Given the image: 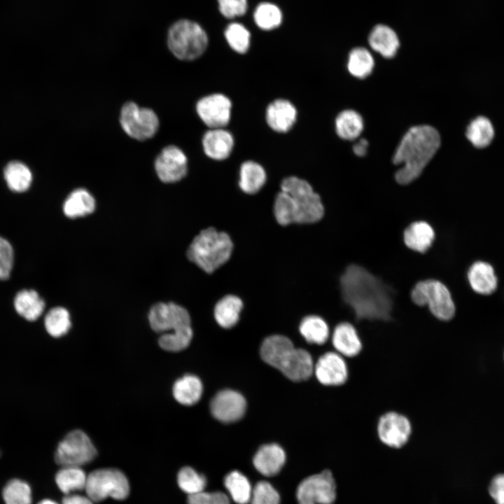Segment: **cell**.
<instances>
[{"mask_svg":"<svg viewBox=\"0 0 504 504\" xmlns=\"http://www.w3.org/2000/svg\"><path fill=\"white\" fill-rule=\"evenodd\" d=\"M231 108L230 99L218 93L202 97L196 105L199 117L211 129L223 128L228 124Z\"/></svg>","mask_w":504,"mask_h":504,"instance_id":"15","label":"cell"},{"mask_svg":"<svg viewBox=\"0 0 504 504\" xmlns=\"http://www.w3.org/2000/svg\"><path fill=\"white\" fill-rule=\"evenodd\" d=\"M246 402L237 391L225 389L219 391L210 404L211 414L223 423H231L240 419L244 414Z\"/></svg>","mask_w":504,"mask_h":504,"instance_id":"17","label":"cell"},{"mask_svg":"<svg viewBox=\"0 0 504 504\" xmlns=\"http://www.w3.org/2000/svg\"><path fill=\"white\" fill-rule=\"evenodd\" d=\"M13 307L21 317L28 321H34L43 314L46 302L35 290L22 289L16 293Z\"/></svg>","mask_w":504,"mask_h":504,"instance_id":"22","label":"cell"},{"mask_svg":"<svg viewBox=\"0 0 504 504\" xmlns=\"http://www.w3.org/2000/svg\"><path fill=\"white\" fill-rule=\"evenodd\" d=\"M411 298L418 306L427 305L438 319L447 321L455 314V305L449 289L438 280L428 279L418 282L411 292Z\"/></svg>","mask_w":504,"mask_h":504,"instance_id":"8","label":"cell"},{"mask_svg":"<svg viewBox=\"0 0 504 504\" xmlns=\"http://www.w3.org/2000/svg\"><path fill=\"white\" fill-rule=\"evenodd\" d=\"M14 264V250L11 244L0 236V280H8Z\"/></svg>","mask_w":504,"mask_h":504,"instance_id":"43","label":"cell"},{"mask_svg":"<svg viewBox=\"0 0 504 504\" xmlns=\"http://www.w3.org/2000/svg\"><path fill=\"white\" fill-rule=\"evenodd\" d=\"M87 477L80 467H62L55 475V482L61 491L69 494L71 491L85 488Z\"/></svg>","mask_w":504,"mask_h":504,"instance_id":"33","label":"cell"},{"mask_svg":"<svg viewBox=\"0 0 504 504\" xmlns=\"http://www.w3.org/2000/svg\"><path fill=\"white\" fill-rule=\"evenodd\" d=\"M299 330L307 342L318 345L325 344L330 335L327 323L316 315L304 317L300 324Z\"/></svg>","mask_w":504,"mask_h":504,"instance_id":"32","label":"cell"},{"mask_svg":"<svg viewBox=\"0 0 504 504\" xmlns=\"http://www.w3.org/2000/svg\"><path fill=\"white\" fill-rule=\"evenodd\" d=\"M260 356L266 363L293 382L304 381L314 372V364L311 354L303 349L295 348L292 341L286 336L274 335L265 339L260 347Z\"/></svg>","mask_w":504,"mask_h":504,"instance_id":"4","label":"cell"},{"mask_svg":"<svg viewBox=\"0 0 504 504\" xmlns=\"http://www.w3.org/2000/svg\"><path fill=\"white\" fill-rule=\"evenodd\" d=\"M202 146L208 157L216 160H223L230 156L234 146V139L223 128L211 129L204 134Z\"/></svg>","mask_w":504,"mask_h":504,"instance_id":"20","label":"cell"},{"mask_svg":"<svg viewBox=\"0 0 504 504\" xmlns=\"http://www.w3.org/2000/svg\"><path fill=\"white\" fill-rule=\"evenodd\" d=\"M297 111L289 101L283 99L272 102L266 110V121L273 130L284 133L289 131L295 124Z\"/></svg>","mask_w":504,"mask_h":504,"instance_id":"19","label":"cell"},{"mask_svg":"<svg viewBox=\"0 0 504 504\" xmlns=\"http://www.w3.org/2000/svg\"><path fill=\"white\" fill-rule=\"evenodd\" d=\"M37 504H58L55 501L50 499H43L38 502Z\"/></svg>","mask_w":504,"mask_h":504,"instance_id":"49","label":"cell"},{"mask_svg":"<svg viewBox=\"0 0 504 504\" xmlns=\"http://www.w3.org/2000/svg\"><path fill=\"white\" fill-rule=\"evenodd\" d=\"M299 504H332L336 498V484L332 472L325 470L311 475L299 484Z\"/></svg>","mask_w":504,"mask_h":504,"instance_id":"12","label":"cell"},{"mask_svg":"<svg viewBox=\"0 0 504 504\" xmlns=\"http://www.w3.org/2000/svg\"><path fill=\"white\" fill-rule=\"evenodd\" d=\"M371 48L386 58L394 57L400 46L396 33L389 27L378 24L369 36Z\"/></svg>","mask_w":504,"mask_h":504,"instance_id":"26","label":"cell"},{"mask_svg":"<svg viewBox=\"0 0 504 504\" xmlns=\"http://www.w3.org/2000/svg\"><path fill=\"white\" fill-rule=\"evenodd\" d=\"M233 244L229 235L214 227L202 230L187 251L188 259L206 273H211L230 258Z\"/></svg>","mask_w":504,"mask_h":504,"instance_id":"5","label":"cell"},{"mask_svg":"<svg viewBox=\"0 0 504 504\" xmlns=\"http://www.w3.org/2000/svg\"><path fill=\"white\" fill-rule=\"evenodd\" d=\"M85 489L93 502H99L107 497L123 500L129 494L130 485L120 470L102 468L94 470L87 477Z\"/></svg>","mask_w":504,"mask_h":504,"instance_id":"9","label":"cell"},{"mask_svg":"<svg viewBox=\"0 0 504 504\" xmlns=\"http://www.w3.org/2000/svg\"><path fill=\"white\" fill-rule=\"evenodd\" d=\"M5 504H32V492L29 484L20 479L9 480L2 490Z\"/></svg>","mask_w":504,"mask_h":504,"instance_id":"38","label":"cell"},{"mask_svg":"<svg viewBox=\"0 0 504 504\" xmlns=\"http://www.w3.org/2000/svg\"><path fill=\"white\" fill-rule=\"evenodd\" d=\"M224 484L232 500L238 504H247L251 500L252 488L248 479L234 470L226 475Z\"/></svg>","mask_w":504,"mask_h":504,"instance_id":"34","label":"cell"},{"mask_svg":"<svg viewBox=\"0 0 504 504\" xmlns=\"http://www.w3.org/2000/svg\"><path fill=\"white\" fill-rule=\"evenodd\" d=\"M362 116L354 110L340 112L335 119V130L337 135L345 140L357 139L363 130Z\"/></svg>","mask_w":504,"mask_h":504,"instance_id":"31","label":"cell"},{"mask_svg":"<svg viewBox=\"0 0 504 504\" xmlns=\"http://www.w3.org/2000/svg\"><path fill=\"white\" fill-rule=\"evenodd\" d=\"M97 452L90 437L81 430L69 432L58 444L55 462L62 467H80L92 461Z\"/></svg>","mask_w":504,"mask_h":504,"instance_id":"11","label":"cell"},{"mask_svg":"<svg viewBox=\"0 0 504 504\" xmlns=\"http://www.w3.org/2000/svg\"><path fill=\"white\" fill-rule=\"evenodd\" d=\"M250 32L241 24L232 22L225 31V37L230 48L239 54H244L250 46Z\"/></svg>","mask_w":504,"mask_h":504,"instance_id":"41","label":"cell"},{"mask_svg":"<svg viewBox=\"0 0 504 504\" xmlns=\"http://www.w3.org/2000/svg\"><path fill=\"white\" fill-rule=\"evenodd\" d=\"M403 239L409 248L424 253L431 246L435 239V232L428 223L416 221L405 230Z\"/></svg>","mask_w":504,"mask_h":504,"instance_id":"24","label":"cell"},{"mask_svg":"<svg viewBox=\"0 0 504 504\" xmlns=\"http://www.w3.org/2000/svg\"><path fill=\"white\" fill-rule=\"evenodd\" d=\"M344 301L358 319L387 321L393 308L391 289L365 268L349 265L340 279Z\"/></svg>","mask_w":504,"mask_h":504,"instance_id":"1","label":"cell"},{"mask_svg":"<svg viewBox=\"0 0 504 504\" xmlns=\"http://www.w3.org/2000/svg\"><path fill=\"white\" fill-rule=\"evenodd\" d=\"M440 145L438 132L432 126L416 125L403 136L393 155V163L400 166L396 181L408 184L417 178L436 153Z\"/></svg>","mask_w":504,"mask_h":504,"instance_id":"2","label":"cell"},{"mask_svg":"<svg viewBox=\"0 0 504 504\" xmlns=\"http://www.w3.org/2000/svg\"><path fill=\"white\" fill-rule=\"evenodd\" d=\"M150 328L156 332H169L174 335L192 340V330L188 312L174 302H158L148 312Z\"/></svg>","mask_w":504,"mask_h":504,"instance_id":"7","label":"cell"},{"mask_svg":"<svg viewBox=\"0 0 504 504\" xmlns=\"http://www.w3.org/2000/svg\"><path fill=\"white\" fill-rule=\"evenodd\" d=\"M177 482L180 489L188 495L203 491L206 484L205 477L199 474L190 467L181 468L177 475Z\"/></svg>","mask_w":504,"mask_h":504,"instance_id":"40","label":"cell"},{"mask_svg":"<svg viewBox=\"0 0 504 504\" xmlns=\"http://www.w3.org/2000/svg\"><path fill=\"white\" fill-rule=\"evenodd\" d=\"M95 206L92 195L85 188H77L66 197L62 209L66 217L76 218L92 213Z\"/></svg>","mask_w":504,"mask_h":504,"instance_id":"25","label":"cell"},{"mask_svg":"<svg viewBox=\"0 0 504 504\" xmlns=\"http://www.w3.org/2000/svg\"><path fill=\"white\" fill-rule=\"evenodd\" d=\"M285 461V451L277 444L262 445L253 457V465L256 470L267 477L276 475Z\"/></svg>","mask_w":504,"mask_h":504,"instance_id":"21","label":"cell"},{"mask_svg":"<svg viewBox=\"0 0 504 504\" xmlns=\"http://www.w3.org/2000/svg\"><path fill=\"white\" fill-rule=\"evenodd\" d=\"M314 372L317 380L327 386L344 385L349 374L344 357L336 351L321 355L314 364Z\"/></svg>","mask_w":504,"mask_h":504,"instance_id":"16","label":"cell"},{"mask_svg":"<svg viewBox=\"0 0 504 504\" xmlns=\"http://www.w3.org/2000/svg\"><path fill=\"white\" fill-rule=\"evenodd\" d=\"M379 440L391 448H400L408 441L412 432L410 420L404 414L388 411L382 414L377 423Z\"/></svg>","mask_w":504,"mask_h":504,"instance_id":"13","label":"cell"},{"mask_svg":"<svg viewBox=\"0 0 504 504\" xmlns=\"http://www.w3.org/2000/svg\"><path fill=\"white\" fill-rule=\"evenodd\" d=\"M44 326L47 332L53 337L66 335L71 326L69 312L62 307L52 308L45 316Z\"/></svg>","mask_w":504,"mask_h":504,"instance_id":"35","label":"cell"},{"mask_svg":"<svg viewBox=\"0 0 504 504\" xmlns=\"http://www.w3.org/2000/svg\"><path fill=\"white\" fill-rule=\"evenodd\" d=\"M468 279L472 290L481 295H490L497 287V277L488 262H474L468 272Z\"/></svg>","mask_w":504,"mask_h":504,"instance_id":"23","label":"cell"},{"mask_svg":"<svg viewBox=\"0 0 504 504\" xmlns=\"http://www.w3.org/2000/svg\"><path fill=\"white\" fill-rule=\"evenodd\" d=\"M253 19L259 28L271 30L281 24L282 14L276 6L265 2L257 6L253 13Z\"/></svg>","mask_w":504,"mask_h":504,"instance_id":"39","label":"cell"},{"mask_svg":"<svg viewBox=\"0 0 504 504\" xmlns=\"http://www.w3.org/2000/svg\"><path fill=\"white\" fill-rule=\"evenodd\" d=\"M62 504H93V501L88 496L68 494L63 498Z\"/></svg>","mask_w":504,"mask_h":504,"instance_id":"47","label":"cell"},{"mask_svg":"<svg viewBox=\"0 0 504 504\" xmlns=\"http://www.w3.org/2000/svg\"><path fill=\"white\" fill-rule=\"evenodd\" d=\"M188 504H230V500L226 494L220 491H202L188 495Z\"/></svg>","mask_w":504,"mask_h":504,"instance_id":"45","label":"cell"},{"mask_svg":"<svg viewBox=\"0 0 504 504\" xmlns=\"http://www.w3.org/2000/svg\"><path fill=\"white\" fill-rule=\"evenodd\" d=\"M159 179L166 183H176L188 172V159L184 152L174 145L167 146L156 157L154 163Z\"/></svg>","mask_w":504,"mask_h":504,"instance_id":"14","label":"cell"},{"mask_svg":"<svg viewBox=\"0 0 504 504\" xmlns=\"http://www.w3.org/2000/svg\"><path fill=\"white\" fill-rule=\"evenodd\" d=\"M242 307L243 302L239 298L232 295H226L220 299L215 306V319L221 327L232 328L239 321Z\"/></svg>","mask_w":504,"mask_h":504,"instance_id":"28","label":"cell"},{"mask_svg":"<svg viewBox=\"0 0 504 504\" xmlns=\"http://www.w3.org/2000/svg\"><path fill=\"white\" fill-rule=\"evenodd\" d=\"M120 124L129 136L137 141H145L155 135L160 121L151 108L127 102L121 108Z\"/></svg>","mask_w":504,"mask_h":504,"instance_id":"10","label":"cell"},{"mask_svg":"<svg viewBox=\"0 0 504 504\" xmlns=\"http://www.w3.org/2000/svg\"><path fill=\"white\" fill-rule=\"evenodd\" d=\"M4 179L8 188L15 192L27 191L32 182V174L22 162H9L4 171Z\"/></svg>","mask_w":504,"mask_h":504,"instance_id":"30","label":"cell"},{"mask_svg":"<svg viewBox=\"0 0 504 504\" xmlns=\"http://www.w3.org/2000/svg\"><path fill=\"white\" fill-rule=\"evenodd\" d=\"M374 66V59L367 49L356 48L349 53L347 68L352 76L365 78L372 73Z\"/></svg>","mask_w":504,"mask_h":504,"instance_id":"37","label":"cell"},{"mask_svg":"<svg viewBox=\"0 0 504 504\" xmlns=\"http://www.w3.org/2000/svg\"><path fill=\"white\" fill-rule=\"evenodd\" d=\"M167 44L176 58L183 61H192L205 52L208 46V37L205 31L197 23L181 20L169 29Z\"/></svg>","mask_w":504,"mask_h":504,"instance_id":"6","label":"cell"},{"mask_svg":"<svg viewBox=\"0 0 504 504\" xmlns=\"http://www.w3.org/2000/svg\"><path fill=\"white\" fill-rule=\"evenodd\" d=\"M202 391L201 380L193 374H186L177 379L172 390L175 400L181 405L188 406L200 400Z\"/></svg>","mask_w":504,"mask_h":504,"instance_id":"27","label":"cell"},{"mask_svg":"<svg viewBox=\"0 0 504 504\" xmlns=\"http://www.w3.org/2000/svg\"><path fill=\"white\" fill-rule=\"evenodd\" d=\"M281 190L274 206L279 224L312 223L323 216L321 197L307 181L296 176L287 177L282 181Z\"/></svg>","mask_w":504,"mask_h":504,"instance_id":"3","label":"cell"},{"mask_svg":"<svg viewBox=\"0 0 504 504\" xmlns=\"http://www.w3.org/2000/svg\"><path fill=\"white\" fill-rule=\"evenodd\" d=\"M493 135L494 130L491 122L484 116L474 119L466 130L468 139L477 148L487 146L491 142Z\"/></svg>","mask_w":504,"mask_h":504,"instance_id":"36","label":"cell"},{"mask_svg":"<svg viewBox=\"0 0 504 504\" xmlns=\"http://www.w3.org/2000/svg\"><path fill=\"white\" fill-rule=\"evenodd\" d=\"M331 341L335 351L344 357H356L363 349L362 340L357 330L348 322H342L335 326Z\"/></svg>","mask_w":504,"mask_h":504,"instance_id":"18","label":"cell"},{"mask_svg":"<svg viewBox=\"0 0 504 504\" xmlns=\"http://www.w3.org/2000/svg\"><path fill=\"white\" fill-rule=\"evenodd\" d=\"M368 146V142L367 140L362 139L354 145L353 150L356 155L362 157L366 154Z\"/></svg>","mask_w":504,"mask_h":504,"instance_id":"48","label":"cell"},{"mask_svg":"<svg viewBox=\"0 0 504 504\" xmlns=\"http://www.w3.org/2000/svg\"><path fill=\"white\" fill-rule=\"evenodd\" d=\"M280 496L273 486L266 481L258 482L252 489L251 504H279Z\"/></svg>","mask_w":504,"mask_h":504,"instance_id":"42","label":"cell"},{"mask_svg":"<svg viewBox=\"0 0 504 504\" xmlns=\"http://www.w3.org/2000/svg\"><path fill=\"white\" fill-rule=\"evenodd\" d=\"M220 13L226 18L244 15L247 10V0H217Z\"/></svg>","mask_w":504,"mask_h":504,"instance_id":"44","label":"cell"},{"mask_svg":"<svg viewBox=\"0 0 504 504\" xmlns=\"http://www.w3.org/2000/svg\"><path fill=\"white\" fill-rule=\"evenodd\" d=\"M489 493L496 504H504V473L493 477L489 486Z\"/></svg>","mask_w":504,"mask_h":504,"instance_id":"46","label":"cell"},{"mask_svg":"<svg viewBox=\"0 0 504 504\" xmlns=\"http://www.w3.org/2000/svg\"><path fill=\"white\" fill-rule=\"evenodd\" d=\"M0 454H1V452H0Z\"/></svg>","mask_w":504,"mask_h":504,"instance_id":"50","label":"cell"},{"mask_svg":"<svg viewBox=\"0 0 504 504\" xmlns=\"http://www.w3.org/2000/svg\"><path fill=\"white\" fill-rule=\"evenodd\" d=\"M264 168L254 161L244 162L240 168L239 186L247 194L258 192L266 181Z\"/></svg>","mask_w":504,"mask_h":504,"instance_id":"29","label":"cell"}]
</instances>
